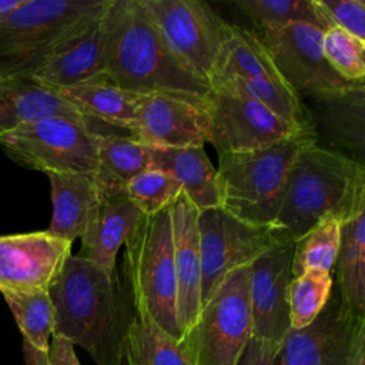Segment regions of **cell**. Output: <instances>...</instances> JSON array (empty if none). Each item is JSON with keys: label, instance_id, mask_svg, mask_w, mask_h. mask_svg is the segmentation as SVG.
Masks as SVG:
<instances>
[{"label": "cell", "instance_id": "cell-1", "mask_svg": "<svg viewBox=\"0 0 365 365\" xmlns=\"http://www.w3.org/2000/svg\"><path fill=\"white\" fill-rule=\"evenodd\" d=\"M54 309L53 335L78 345L97 365H128V329L135 309L117 268L70 255L47 288Z\"/></svg>", "mask_w": 365, "mask_h": 365}, {"label": "cell", "instance_id": "cell-2", "mask_svg": "<svg viewBox=\"0 0 365 365\" xmlns=\"http://www.w3.org/2000/svg\"><path fill=\"white\" fill-rule=\"evenodd\" d=\"M104 21L110 81L138 94L208 100L211 86L174 54L140 0H111Z\"/></svg>", "mask_w": 365, "mask_h": 365}, {"label": "cell", "instance_id": "cell-3", "mask_svg": "<svg viewBox=\"0 0 365 365\" xmlns=\"http://www.w3.org/2000/svg\"><path fill=\"white\" fill-rule=\"evenodd\" d=\"M361 212H365L364 163L311 143L291 167L275 230L295 241L322 220L342 224Z\"/></svg>", "mask_w": 365, "mask_h": 365}, {"label": "cell", "instance_id": "cell-4", "mask_svg": "<svg viewBox=\"0 0 365 365\" xmlns=\"http://www.w3.org/2000/svg\"><path fill=\"white\" fill-rule=\"evenodd\" d=\"M111 0H24L0 17V80L30 78Z\"/></svg>", "mask_w": 365, "mask_h": 365}, {"label": "cell", "instance_id": "cell-5", "mask_svg": "<svg viewBox=\"0 0 365 365\" xmlns=\"http://www.w3.org/2000/svg\"><path fill=\"white\" fill-rule=\"evenodd\" d=\"M311 143H317V133H299L255 151L218 154L220 207L242 222L275 228L291 167Z\"/></svg>", "mask_w": 365, "mask_h": 365}, {"label": "cell", "instance_id": "cell-6", "mask_svg": "<svg viewBox=\"0 0 365 365\" xmlns=\"http://www.w3.org/2000/svg\"><path fill=\"white\" fill-rule=\"evenodd\" d=\"M124 277L135 312L147 314L175 342L181 338L177 311L170 207L144 215L125 241Z\"/></svg>", "mask_w": 365, "mask_h": 365}, {"label": "cell", "instance_id": "cell-7", "mask_svg": "<svg viewBox=\"0 0 365 365\" xmlns=\"http://www.w3.org/2000/svg\"><path fill=\"white\" fill-rule=\"evenodd\" d=\"M251 336L250 265H245L225 275L177 346L188 365H237Z\"/></svg>", "mask_w": 365, "mask_h": 365}, {"label": "cell", "instance_id": "cell-8", "mask_svg": "<svg viewBox=\"0 0 365 365\" xmlns=\"http://www.w3.org/2000/svg\"><path fill=\"white\" fill-rule=\"evenodd\" d=\"M14 163L41 173H97V130L87 121L46 117L0 135Z\"/></svg>", "mask_w": 365, "mask_h": 365}, {"label": "cell", "instance_id": "cell-9", "mask_svg": "<svg viewBox=\"0 0 365 365\" xmlns=\"http://www.w3.org/2000/svg\"><path fill=\"white\" fill-rule=\"evenodd\" d=\"M140 1L174 54L210 84L218 54L232 36V26L200 0Z\"/></svg>", "mask_w": 365, "mask_h": 365}, {"label": "cell", "instance_id": "cell-10", "mask_svg": "<svg viewBox=\"0 0 365 365\" xmlns=\"http://www.w3.org/2000/svg\"><path fill=\"white\" fill-rule=\"evenodd\" d=\"M278 365H365V317L331 298L304 328H289L275 361Z\"/></svg>", "mask_w": 365, "mask_h": 365}, {"label": "cell", "instance_id": "cell-11", "mask_svg": "<svg viewBox=\"0 0 365 365\" xmlns=\"http://www.w3.org/2000/svg\"><path fill=\"white\" fill-rule=\"evenodd\" d=\"M278 74L298 96L321 98L365 84L349 83L328 64L322 51L324 31L308 23L254 30Z\"/></svg>", "mask_w": 365, "mask_h": 365}, {"label": "cell", "instance_id": "cell-12", "mask_svg": "<svg viewBox=\"0 0 365 365\" xmlns=\"http://www.w3.org/2000/svg\"><path fill=\"white\" fill-rule=\"evenodd\" d=\"M201 247V305L212 295L228 272L251 265L259 255L287 238L272 227L242 222L221 207L198 214Z\"/></svg>", "mask_w": 365, "mask_h": 365}, {"label": "cell", "instance_id": "cell-13", "mask_svg": "<svg viewBox=\"0 0 365 365\" xmlns=\"http://www.w3.org/2000/svg\"><path fill=\"white\" fill-rule=\"evenodd\" d=\"M208 114V143L218 154L255 151L299 133H317L299 130L257 100L222 88H211Z\"/></svg>", "mask_w": 365, "mask_h": 365}, {"label": "cell", "instance_id": "cell-14", "mask_svg": "<svg viewBox=\"0 0 365 365\" xmlns=\"http://www.w3.org/2000/svg\"><path fill=\"white\" fill-rule=\"evenodd\" d=\"M208 100L143 94L130 137L150 147H194L208 143Z\"/></svg>", "mask_w": 365, "mask_h": 365}, {"label": "cell", "instance_id": "cell-15", "mask_svg": "<svg viewBox=\"0 0 365 365\" xmlns=\"http://www.w3.org/2000/svg\"><path fill=\"white\" fill-rule=\"evenodd\" d=\"M294 240L284 238L250 265L252 336L281 344L289 331L288 284Z\"/></svg>", "mask_w": 365, "mask_h": 365}, {"label": "cell", "instance_id": "cell-16", "mask_svg": "<svg viewBox=\"0 0 365 365\" xmlns=\"http://www.w3.org/2000/svg\"><path fill=\"white\" fill-rule=\"evenodd\" d=\"M71 244L47 231L0 235V289H47L71 255Z\"/></svg>", "mask_w": 365, "mask_h": 365}, {"label": "cell", "instance_id": "cell-17", "mask_svg": "<svg viewBox=\"0 0 365 365\" xmlns=\"http://www.w3.org/2000/svg\"><path fill=\"white\" fill-rule=\"evenodd\" d=\"M197 207L181 192L170 205L174 268L177 278V311L181 335L201 311V247Z\"/></svg>", "mask_w": 365, "mask_h": 365}, {"label": "cell", "instance_id": "cell-18", "mask_svg": "<svg viewBox=\"0 0 365 365\" xmlns=\"http://www.w3.org/2000/svg\"><path fill=\"white\" fill-rule=\"evenodd\" d=\"M100 192L97 210L80 237L78 257L106 271H114L120 247L125 244L144 214L128 198L125 188H100Z\"/></svg>", "mask_w": 365, "mask_h": 365}, {"label": "cell", "instance_id": "cell-19", "mask_svg": "<svg viewBox=\"0 0 365 365\" xmlns=\"http://www.w3.org/2000/svg\"><path fill=\"white\" fill-rule=\"evenodd\" d=\"M106 11L30 78L57 91L104 77L107 37L104 21Z\"/></svg>", "mask_w": 365, "mask_h": 365}, {"label": "cell", "instance_id": "cell-20", "mask_svg": "<svg viewBox=\"0 0 365 365\" xmlns=\"http://www.w3.org/2000/svg\"><path fill=\"white\" fill-rule=\"evenodd\" d=\"M51 187L53 215L48 234L73 242L81 237L93 218L100 188L96 177L81 173H46Z\"/></svg>", "mask_w": 365, "mask_h": 365}, {"label": "cell", "instance_id": "cell-21", "mask_svg": "<svg viewBox=\"0 0 365 365\" xmlns=\"http://www.w3.org/2000/svg\"><path fill=\"white\" fill-rule=\"evenodd\" d=\"M46 117L87 121L56 90L44 87L33 78L0 80V135Z\"/></svg>", "mask_w": 365, "mask_h": 365}, {"label": "cell", "instance_id": "cell-22", "mask_svg": "<svg viewBox=\"0 0 365 365\" xmlns=\"http://www.w3.org/2000/svg\"><path fill=\"white\" fill-rule=\"evenodd\" d=\"M151 167L170 174L200 212L220 207L217 168L210 161L204 145L151 147Z\"/></svg>", "mask_w": 365, "mask_h": 365}, {"label": "cell", "instance_id": "cell-23", "mask_svg": "<svg viewBox=\"0 0 365 365\" xmlns=\"http://www.w3.org/2000/svg\"><path fill=\"white\" fill-rule=\"evenodd\" d=\"M57 93L87 118L90 127L98 120L128 133L135 123L143 96L118 87L106 76L57 90Z\"/></svg>", "mask_w": 365, "mask_h": 365}, {"label": "cell", "instance_id": "cell-24", "mask_svg": "<svg viewBox=\"0 0 365 365\" xmlns=\"http://www.w3.org/2000/svg\"><path fill=\"white\" fill-rule=\"evenodd\" d=\"M335 265L341 304L352 314L365 317V212L341 224Z\"/></svg>", "mask_w": 365, "mask_h": 365}, {"label": "cell", "instance_id": "cell-25", "mask_svg": "<svg viewBox=\"0 0 365 365\" xmlns=\"http://www.w3.org/2000/svg\"><path fill=\"white\" fill-rule=\"evenodd\" d=\"M151 167V147L130 137L97 131V173L100 188H125L140 173Z\"/></svg>", "mask_w": 365, "mask_h": 365}, {"label": "cell", "instance_id": "cell-26", "mask_svg": "<svg viewBox=\"0 0 365 365\" xmlns=\"http://www.w3.org/2000/svg\"><path fill=\"white\" fill-rule=\"evenodd\" d=\"M314 100L329 138L351 150L358 155L356 160L362 163L365 145V86H356L345 91Z\"/></svg>", "mask_w": 365, "mask_h": 365}, {"label": "cell", "instance_id": "cell-27", "mask_svg": "<svg viewBox=\"0 0 365 365\" xmlns=\"http://www.w3.org/2000/svg\"><path fill=\"white\" fill-rule=\"evenodd\" d=\"M257 77L278 78L281 76L255 33L232 26V36L218 54L210 86L225 78Z\"/></svg>", "mask_w": 365, "mask_h": 365}, {"label": "cell", "instance_id": "cell-28", "mask_svg": "<svg viewBox=\"0 0 365 365\" xmlns=\"http://www.w3.org/2000/svg\"><path fill=\"white\" fill-rule=\"evenodd\" d=\"M211 88H222L257 100L294 127L304 131H315L312 118L302 107L299 97L281 77L225 78L214 83Z\"/></svg>", "mask_w": 365, "mask_h": 365}, {"label": "cell", "instance_id": "cell-29", "mask_svg": "<svg viewBox=\"0 0 365 365\" xmlns=\"http://www.w3.org/2000/svg\"><path fill=\"white\" fill-rule=\"evenodd\" d=\"M21 334L23 341L48 352L54 331V309L46 288L0 289Z\"/></svg>", "mask_w": 365, "mask_h": 365}, {"label": "cell", "instance_id": "cell-30", "mask_svg": "<svg viewBox=\"0 0 365 365\" xmlns=\"http://www.w3.org/2000/svg\"><path fill=\"white\" fill-rule=\"evenodd\" d=\"M237 10L251 20L255 30L308 23L322 31L334 27L318 0H237Z\"/></svg>", "mask_w": 365, "mask_h": 365}, {"label": "cell", "instance_id": "cell-31", "mask_svg": "<svg viewBox=\"0 0 365 365\" xmlns=\"http://www.w3.org/2000/svg\"><path fill=\"white\" fill-rule=\"evenodd\" d=\"M128 365H188L177 342L147 314L135 312L128 329Z\"/></svg>", "mask_w": 365, "mask_h": 365}, {"label": "cell", "instance_id": "cell-32", "mask_svg": "<svg viewBox=\"0 0 365 365\" xmlns=\"http://www.w3.org/2000/svg\"><path fill=\"white\" fill-rule=\"evenodd\" d=\"M341 242V222L335 218L322 220L307 234L294 241L291 259L292 278L299 277L307 269H321L331 272Z\"/></svg>", "mask_w": 365, "mask_h": 365}, {"label": "cell", "instance_id": "cell-33", "mask_svg": "<svg viewBox=\"0 0 365 365\" xmlns=\"http://www.w3.org/2000/svg\"><path fill=\"white\" fill-rule=\"evenodd\" d=\"M334 279L331 272L307 269L288 284L289 327L299 329L311 324L331 298Z\"/></svg>", "mask_w": 365, "mask_h": 365}, {"label": "cell", "instance_id": "cell-34", "mask_svg": "<svg viewBox=\"0 0 365 365\" xmlns=\"http://www.w3.org/2000/svg\"><path fill=\"white\" fill-rule=\"evenodd\" d=\"M322 51L339 77L349 83L365 84V41L334 26L322 34Z\"/></svg>", "mask_w": 365, "mask_h": 365}, {"label": "cell", "instance_id": "cell-35", "mask_svg": "<svg viewBox=\"0 0 365 365\" xmlns=\"http://www.w3.org/2000/svg\"><path fill=\"white\" fill-rule=\"evenodd\" d=\"M125 192L144 215H153L168 208L182 192V188L165 171L150 167L130 180Z\"/></svg>", "mask_w": 365, "mask_h": 365}, {"label": "cell", "instance_id": "cell-36", "mask_svg": "<svg viewBox=\"0 0 365 365\" xmlns=\"http://www.w3.org/2000/svg\"><path fill=\"white\" fill-rule=\"evenodd\" d=\"M332 26L365 41V3L362 0H318Z\"/></svg>", "mask_w": 365, "mask_h": 365}, {"label": "cell", "instance_id": "cell-37", "mask_svg": "<svg viewBox=\"0 0 365 365\" xmlns=\"http://www.w3.org/2000/svg\"><path fill=\"white\" fill-rule=\"evenodd\" d=\"M281 344L261 341L251 336L242 356L237 365H272Z\"/></svg>", "mask_w": 365, "mask_h": 365}, {"label": "cell", "instance_id": "cell-38", "mask_svg": "<svg viewBox=\"0 0 365 365\" xmlns=\"http://www.w3.org/2000/svg\"><path fill=\"white\" fill-rule=\"evenodd\" d=\"M48 359L51 365H81L74 352V345L61 336H51L48 348Z\"/></svg>", "mask_w": 365, "mask_h": 365}, {"label": "cell", "instance_id": "cell-39", "mask_svg": "<svg viewBox=\"0 0 365 365\" xmlns=\"http://www.w3.org/2000/svg\"><path fill=\"white\" fill-rule=\"evenodd\" d=\"M23 352L27 365H51L48 359V352L38 351L26 341H23Z\"/></svg>", "mask_w": 365, "mask_h": 365}, {"label": "cell", "instance_id": "cell-40", "mask_svg": "<svg viewBox=\"0 0 365 365\" xmlns=\"http://www.w3.org/2000/svg\"><path fill=\"white\" fill-rule=\"evenodd\" d=\"M24 0H0V17L21 6Z\"/></svg>", "mask_w": 365, "mask_h": 365}]
</instances>
